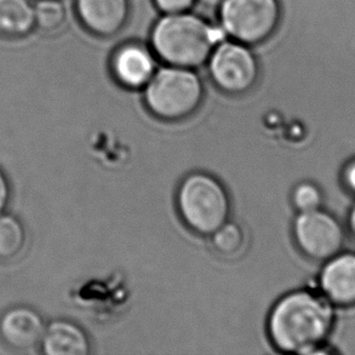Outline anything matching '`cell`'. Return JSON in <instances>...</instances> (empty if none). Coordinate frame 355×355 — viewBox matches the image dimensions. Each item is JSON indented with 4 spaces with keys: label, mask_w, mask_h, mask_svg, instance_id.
Segmentation results:
<instances>
[{
    "label": "cell",
    "mask_w": 355,
    "mask_h": 355,
    "mask_svg": "<svg viewBox=\"0 0 355 355\" xmlns=\"http://www.w3.org/2000/svg\"><path fill=\"white\" fill-rule=\"evenodd\" d=\"M336 322L335 307L322 293L296 290L279 298L269 313L267 329L273 346L283 353L319 354Z\"/></svg>",
    "instance_id": "6da1fadb"
},
{
    "label": "cell",
    "mask_w": 355,
    "mask_h": 355,
    "mask_svg": "<svg viewBox=\"0 0 355 355\" xmlns=\"http://www.w3.org/2000/svg\"><path fill=\"white\" fill-rule=\"evenodd\" d=\"M226 37L221 26L187 11L163 15L152 29L150 45L166 64L194 69L207 63L214 49Z\"/></svg>",
    "instance_id": "7a4b0ae2"
},
{
    "label": "cell",
    "mask_w": 355,
    "mask_h": 355,
    "mask_svg": "<svg viewBox=\"0 0 355 355\" xmlns=\"http://www.w3.org/2000/svg\"><path fill=\"white\" fill-rule=\"evenodd\" d=\"M176 205L184 225L200 236H211L231 216L226 188L216 178L202 171L183 178L176 193Z\"/></svg>",
    "instance_id": "3957f363"
},
{
    "label": "cell",
    "mask_w": 355,
    "mask_h": 355,
    "mask_svg": "<svg viewBox=\"0 0 355 355\" xmlns=\"http://www.w3.org/2000/svg\"><path fill=\"white\" fill-rule=\"evenodd\" d=\"M144 98L150 114L159 119H187L202 106L204 84L191 68L166 64L158 68L144 87Z\"/></svg>",
    "instance_id": "277c9868"
},
{
    "label": "cell",
    "mask_w": 355,
    "mask_h": 355,
    "mask_svg": "<svg viewBox=\"0 0 355 355\" xmlns=\"http://www.w3.org/2000/svg\"><path fill=\"white\" fill-rule=\"evenodd\" d=\"M218 9L226 35L249 46L266 42L282 19L279 0H223Z\"/></svg>",
    "instance_id": "5b68a950"
},
{
    "label": "cell",
    "mask_w": 355,
    "mask_h": 355,
    "mask_svg": "<svg viewBox=\"0 0 355 355\" xmlns=\"http://www.w3.org/2000/svg\"><path fill=\"white\" fill-rule=\"evenodd\" d=\"M212 82L228 95H244L259 80V66L249 45L236 40H223L207 60Z\"/></svg>",
    "instance_id": "8992f818"
},
{
    "label": "cell",
    "mask_w": 355,
    "mask_h": 355,
    "mask_svg": "<svg viewBox=\"0 0 355 355\" xmlns=\"http://www.w3.org/2000/svg\"><path fill=\"white\" fill-rule=\"evenodd\" d=\"M293 234L303 256L322 263L343 251L346 243L341 222L322 207L300 212L293 221Z\"/></svg>",
    "instance_id": "52a82bcc"
},
{
    "label": "cell",
    "mask_w": 355,
    "mask_h": 355,
    "mask_svg": "<svg viewBox=\"0 0 355 355\" xmlns=\"http://www.w3.org/2000/svg\"><path fill=\"white\" fill-rule=\"evenodd\" d=\"M318 283L334 307H355V252L341 251L325 261Z\"/></svg>",
    "instance_id": "ba28073f"
},
{
    "label": "cell",
    "mask_w": 355,
    "mask_h": 355,
    "mask_svg": "<svg viewBox=\"0 0 355 355\" xmlns=\"http://www.w3.org/2000/svg\"><path fill=\"white\" fill-rule=\"evenodd\" d=\"M157 69L155 53L142 44H124L112 56L113 77L129 90H144Z\"/></svg>",
    "instance_id": "9c48e42d"
},
{
    "label": "cell",
    "mask_w": 355,
    "mask_h": 355,
    "mask_svg": "<svg viewBox=\"0 0 355 355\" xmlns=\"http://www.w3.org/2000/svg\"><path fill=\"white\" fill-rule=\"evenodd\" d=\"M43 318L33 308L16 306L0 318V337L17 351H28L40 346L45 331Z\"/></svg>",
    "instance_id": "30bf717a"
},
{
    "label": "cell",
    "mask_w": 355,
    "mask_h": 355,
    "mask_svg": "<svg viewBox=\"0 0 355 355\" xmlns=\"http://www.w3.org/2000/svg\"><path fill=\"white\" fill-rule=\"evenodd\" d=\"M76 6L84 27L102 38L119 33L129 17V0H76Z\"/></svg>",
    "instance_id": "8fae6325"
},
{
    "label": "cell",
    "mask_w": 355,
    "mask_h": 355,
    "mask_svg": "<svg viewBox=\"0 0 355 355\" xmlns=\"http://www.w3.org/2000/svg\"><path fill=\"white\" fill-rule=\"evenodd\" d=\"M40 348L46 355H87L92 343L76 322L58 319L45 327Z\"/></svg>",
    "instance_id": "7c38bea8"
},
{
    "label": "cell",
    "mask_w": 355,
    "mask_h": 355,
    "mask_svg": "<svg viewBox=\"0 0 355 355\" xmlns=\"http://www.w3.org/2000/svg\"><path fill=\"white\" fill-rule=\"evenodd\" d=\"M35 24L34 6L29 0H0V32L24 35Z\"/></svg>",
    "instance_id": "4fadbf2b"
},
{
    "label": "cell",
    "mask_w": 355,
    "mask_h": 355,
    "mask_svg": "<svg viewBox=\"0 0 355 355\" xmlns=\"http://www.w3.org/2000/svg\"><path fill=\"white\" fill-rule=\"evenodd\" d=\"M26 245V230L17 217L0 215V261L16 259Z\"/></svg>",
    "instance_id": "5bb4252c"
},
{
    "label": "cell",
    "mask_w": 355,
    "mask_h": 355,
    "mask_svg": "<svg viewBox=\"0 0 355 355\" xmlns=\"http://www.w3.org/2000/svg\"><path fill=\"white\" fill-rule=\"evenodd\" d=\"M214 248L223 256H234L243 249L245 243L243 228L234 222L227 221L211 234Z\"/></svg>",
    "instance_id": "9a60e30c"
},
{
    "label": "cell",
    "mask_w": 355,
    "mask_h": 355,
    "mask_svg": "<svg viewBox=\"0 0 355 355\" xmlns=\"http://www.w3.org/2000/svg\"><path fill=\"white\" fill-rule=\"evenodd\" d=\"M35 24L44 31H56L66 19V9L60 0H39L34 6Z\"/></svg>",
    "instance_id": "2e32d148"
},
{
    "label": "cell",
    "mask_w": 355,
    "mask_h": 355,
    "mask_svg": "<svg viewBox=\"0 0 355 355\" xmlns=\"http://www.w3.org/2000/svg\"><path fill=\"white\" fill-rule=\"evenodd\" d=\"M324 194L320 187L311 181H303L293 187L291 202L300 212L313 211L322 207Z\"/></svg>",
    "instance_id": "e0dca14e"
},
{
    "label": "cell",
    "mask_w": 355,
    "mask_h": 355,
    "mask_svg": "<svg viewBox=\"0 0 355 355\" xmlns=\"http://www.w3.org/2000/svg\"><path fill=\"white\" fill-rule=\"evenodd\" d=\"M159 11L165 14H180L192 9L197 0H153Z\"/></svg>",
    "instance_id": "ac0fdd59"
},
{
    "label": "cell",
    "mask_w": 355,
    "mask_h": 355,
    "mask_svg": "<svg viewBox=\"0 0 355 355\" xmlns=\"http://www.w3.org/2000/svg\"><path fill=\"white\" fill-rule=\"evenodd\" d=\"M11 189H10L9 181L5 176V173L0 170V215L4 214L6 207L9 205Z\"/></svg>",
    "instance_id": "d6986e66"
},
{
    "label": "cell",
    "mask_w": 355,
    "mask_h": 355,
    "mask_svg": "<svg viewBox=\"0 0 355 355\" xmlns=\"http://www.w3.org/2000/svg\"><path fill=\"white\" fill-rule=\"evenodd\" d=\"M342 182L349 192L355 194V159L347 164L342 173Z\"/></svg>",
    "instance_id": "ffe728a7"
},
{
    "label": "cell",
    "mask_w": 355,
    "mask_h": 355,
    "mask_svg": "<svg viewBox=\"0 0 355 355\" xmlns=\"http://www.w3.org/2000/svg\"><path fill=\"white\" fill-rule=\"evenodd\" d=\"M347 228L351 234L352 238L355 240V202L351 210L348 212V217H347Z\"/></svg>",
    "instance_id": "44dd1931"
},
{
    "label": "cell",
    "mask_w": 355,
    "mask_h": 355,
    "mask_svg": "<svg viewBox=\"0 0 355 355\" xmlns=\"http://www.w3.org/2000/svg\"><path fill=\"white\" fill-rule=\"evenodd\" d=\"M199 1L209 8H218L223 3V0H199Z\"/></svg>",
    "instance_id": "7402d4cb"
}]
</instances>
